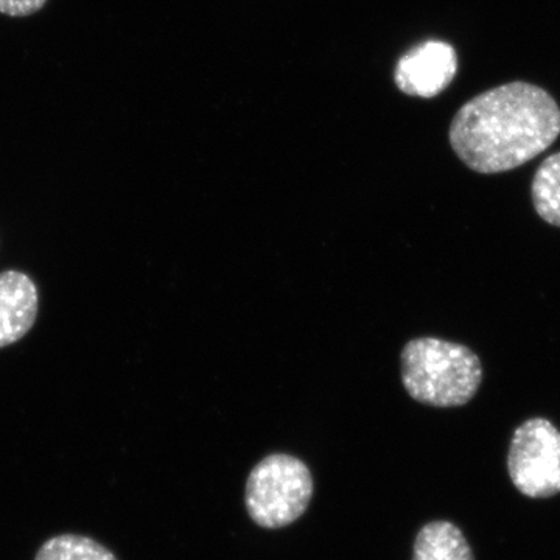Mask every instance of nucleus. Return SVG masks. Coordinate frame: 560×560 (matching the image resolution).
I'll list each match as a JSON object with an SVG mask.
<instances>
[{
  "label": "nucleus",
  "instance_id": "1",
  "mask_svg": "<svg viewBox=\"0 0 560 560\" xmlns=\"http://www.w3.org/2000/svg\"><path fill=\"white\" fill-rule=\"evenodd\" d=\"M560 136V108L547 91L525 81L503 84L471 98L453 117L448 140L470 171H514Z\"/></svg>",
  "mask_w": 560,
  "mask_h": 560
},
{
  "label": "nucleus",
  "instance_id": "2",
  "mask_svg": "<svg viewBox=\"0 0 560 560\" xmlns=\"http://www.w3.org/2000/svg\"><path fill=\"white\" fill-rule=\"evenodd\" d=\"M400 375L412 400L429 407L455 408L477 396L482 364L467 346L422 337L401 349Z\"/></svg>",
  "mask_w": 560,
  "mask_h": 560
},
{
  "label": "nucleus",
  "instance_id": "3",
  "mask_svg": "<svg viewBox=\"0 0 560 560\" xmlns=\"http://www.w3.org/2000/svg\"><path fill=\"white\" fill-rule=\"evenodd\" d=\"M312 471L307 464L285 453L267 456L246 481V510L265 529H279L298 521L311 504Z\"/></svg>",
  "mask_w": 560,
  "mask_h": 560
},
{
  "label": "nucleus",
  "instance_id": "4",
  "mask_svg": "<svg viewBox=\"0 0 560 560\" xmlns=\"http://www.w3.org/2000/svg\"><path fill=\"white\" fill-rule=\"evenodd\" d=\"M508 470L515 488L529 499L560 493V431L544 418L523 422L514 431Z\"/></svg>",
  "mask_w": 560,
  "mask_h": 560
},
{
  "label": "nucleus",
  "instance_id": "5",
  "mask_svg": "<svg viewBox=\"0 0 560 560\" xmlns=\"http://www.w3.org/2000/svg\"><path fill=\"white\" fill-rule=\"evenodd\" d=\"M458 72V55L451 44L425 40L401 55L394 68V83L401 94L434 98L442 94Z\"/></svg>",
  "mask_w": 560,
  "mask_h": 560
},
{
  "label": "nucleus",
  "instance_id": "6",
  "mask_svg": "<svg viewBox=\"0 0 560 560\" xmlns=\"http://www.w3.org/2000/svg\"><path fill=\"white\" fill-rule=\"evenodd\" d=\"M38 290L27 275H0V349L20 341L31 331L38 316Z\"/></svg>",
  "mask_w": 560,
  "mask_h": 560
},
{
  "label": "nucleus",
  "instance_id": "7",
  "mask_svg": "<svg viewBox=\"0 0 560 560\" xmlns=\"http://www.w3.org/2000/svg\"><path fill=\"white\" fill-rule=\"evenodd\" d=\"M412 560H474V552L458 526L438 521L419 530Z\"/></svg>",
  "mask_w": 560,
  "mask_h": 560
},
{
  "label": "nucleus",
  "instance_id": "8",
  "mask_svg": "<svg viewBox=\"0 0 560 560\" xmlns=\"http://www.w3.org/2000/svg\"><path fill=\"white\" fill-rule=\"evenodd\" d=\"M534 209L541 220L560 228V153L541 162L530 186Z\"/></svg>",
  "mask_w": 560,
  "mask_h": 560
},
{
  "label": "nucleus",
  "instance_id": "9",
  "mask_svg": "<svg viewBox=\"0 0 560 560\" xmlns=\"http://www.w3.org/2000/svg\"><path fill=\"white\" fill-rule=\"evenodd\" d=\"M35 560H117L116 555L91 537L61 534L40 545Z\"/></svg>",
  "mask_w": 560,
  "mask_h": 560
},
{
  "label": "nucleus",
  "instance_id": "10",
  "mask_svg": "<svg viewBox=\"0 0 560 560\" xmlns=\"http://www.w3.org/2000/svg\"><path fill=\"white\" fill-rule=\"evenodd\" d=\"M47 0H0V13L7 16H31L46 5Z\"/></svg>",
  "mask_w": 560,
  "mask_h": 560
}]
</instances>
